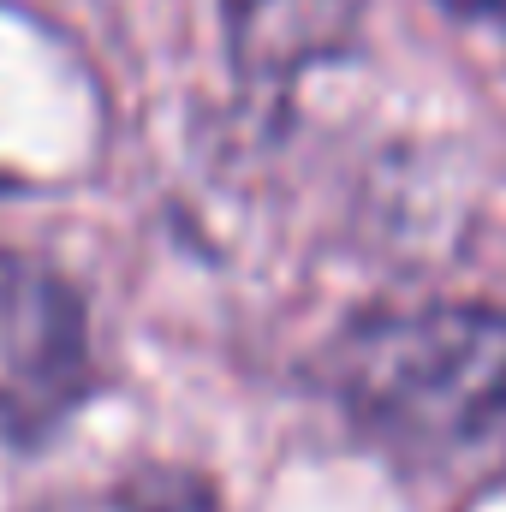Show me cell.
Listing matches in <instances>:
<instances>
[{
	"instance_id": "3",
	"label": "cell",
	"mask_w": 506,
	"mask_h": 512,
	"mask_svg": "<svg viewBox=\"0 0 506 512\" xmlns=\"http://www.w3.org/2000/svg\"><path fill=\"white\" fill-rule=\"evenodd\" d=\"M453 12H465V18H483V24H501L506 30V0H447Z\"/></svg>"
},
{
	"instance_id": "1",
	"label": "cell",
	"mask_w": 506,
	"mask_h": 512,
	"mask_svg": "<svg viewBox=\"0 0 506 512\" xmlns=\"http://www.w3.org/2000/svg\"><path fill=\"white\" fill-rule=\"evenodd\" d=\"M346 393L417 441H465L506 417V310L435 304L387 316L352 340Z\"/></svg>"
},
{
	"instance_id": "2",
	"label": "cell",
	"mask_w": 506,
	"mask_h": 512,
	"mask_svg": "<svg viewBox=\"0 0 506 512\" xmlns=\"http://www.w3.org/2000/svg\"><path fill=\"white\" fill-rule=\"evenodd\" d=\"M90 322L72 280L42 262H0V429L54 435L90 393Z\"/></svg>"
}]
</instances>
